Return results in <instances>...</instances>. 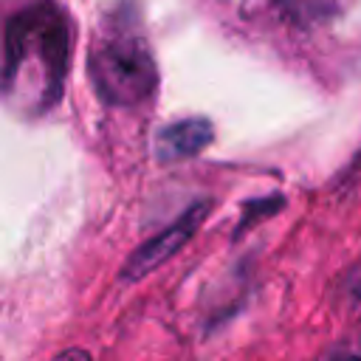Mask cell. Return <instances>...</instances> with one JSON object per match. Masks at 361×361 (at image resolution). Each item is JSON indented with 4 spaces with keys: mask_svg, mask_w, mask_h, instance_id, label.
<instances>
[{
    "mask_svg": "<svg viewBox=\"0 0 361 361\" xmlns=\"http://www.w3.org/2000/svg\"><path fill=\"white\" fill-rule=\"evenodd\" d=\"M71 23L51 0L28 3L6 20L3 90L20 113L39 116L59 102L71 65Z\"/></svg>",
    "mask_w": 361,
    "mask_h": 361,
    "instance_id": "cell-1",
    "label": "cell"
},
{
    "mask_svg": "<svg viewBox=\"0 0 361 361\" xmlns=\"http://www.w3.org/2000/svg\"><path fill=\"white\" fill-rule=\"evenodd\" d=\"M87 73L99 99L118 107L147 102L158 85V68L147 39L141 31L121 28L118 23H110V28L99 34Z\"/></svg>",
    "mask_w": 361,
    "mask_h": 361,
    "instance_id": "cell-2",
    "label": "cell"
},
{
    "mask_svg": "<svg viewBox=\"0 0 361 361\" xmlns=\"http://www.w3.org/2000/svg\"><path fill=\"white\" fill-rule=\"evenodd\" d=\"M206 212H209V203H197L186 214H180L172 226H166L161 234H155L152 240H147L144 245H138L127 257V262L121 268V279L124 282H138L141 276H147L149 271H155L158 265H164L180 245L189 243V237L195 234V228L206 220Z\"/></svg>",
    "mask_w": 361,
    "mask_h": 361,
    "instance_id": "cell-3",
    "label": "cell"
},
{
    "mask_svg": "<svg viewBox=\"0 0 361 361\" xmlns=\"http://www.w3.org/2000/svg\"><path fill=\"white\" fill-rule=\"evenodd\" d=\"M212 121L209 118H180L166 124L155 135V158L161 164H175L186 161L197 152H203L212 144Z\"/></svg>",
    "mask_w": 361,
    "mask_h": 361,
    "instance_id": "cell-4",
    "label": "cell"
},
{
    "mask_svg": "<svg viewBox=\"0 0 361 361\" xmlns=\"http://www.w3.org/2000/svg\"><path fill=\"white\" fill-rule=\"evenodd\" d=\"M51 361H90V358H87L85 350H76V347H73V350H62V353L54 355Z\"/></svg>",
    "mask_w": 361,
    "mask_h": 361,
    "instance_id": "cell-5",
    "label": "cell"
},
{
    "mask_svg": "<svg viewBox=\"0 0 361 361\" xmlns=\"http://www.w3.org/2000/svg\"><path fill=\"white\" fill-rule=\"evenodd\" d=\"M336 361H361V355H338Z\"/></svg>",
    "mask_w": 361,
    "mask_h": 361,
    "instance_id": "cell-6",
    "label": "cell"
}]
</instances>
